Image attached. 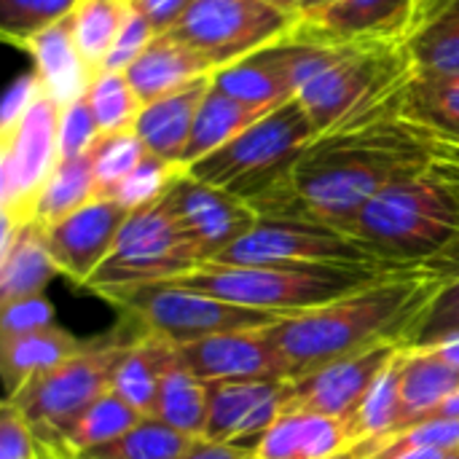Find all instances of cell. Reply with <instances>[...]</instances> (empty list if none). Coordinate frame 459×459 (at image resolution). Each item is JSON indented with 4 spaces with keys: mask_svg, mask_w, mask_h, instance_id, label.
Here are the masks:
<instances>
[{
    "mask_svg": "<svg viewBox=\"0 0 459 459\" xmlns=\"http://www.w3.org/2000/svg\"><path fill=\"white\" fill-rule=\"evenodd\" d=\"M433 132L403 113L317 137L290 175L253 204L261 218H290L352 229L385 188L420 175L430 161Z\"/></svg>",
    "mask_w": 459,
    "mask_h": 459,
    "instance_id": "1",
    "label": "cell"
},
{
    "mask_svg": "<svg viewBox=\"0 0 459 459\" xmlns=\"http://www.w3.org/2000/svg\"><path fill=\"white\" fill-rule=\"evenodd\" d=\"M441 285L414 272H387L328 304L285 315L266 328L285 360L288 379H304L323 366L379 344H403Z\"/></svg>",
    "mask_w": 459,
    "mask_h": 459,
    "instance_id": "2",
    "label": "cell"
},
{
    "mask_svg": "<svg viewBox=\"0 0 459 459\" xmlns=\"http://www.w3.org/2000/svg\"><path fill=\"white\" fill-rule=\"evenodd\" d=\"M288 43L293 91L317 137L403 113L414 67L401 40L355 46Z\"/></svg>",
    "mask_w": 459,
    "mask_h": 459,
    "instance_id": "3",
    "label": "cell"
},
{
    "mask_svg": "<svg viewBox=\"0 0 459 459\" xmlns=\"http://www.w3.org/2000/svg\"><path fill=\"white\" fill-rule=\"evenodd\" d=\"M137 333L140 328L129 331V325H121L108 336L89 339L81 352L38 374L19 393L5 398V403L24 417L43 452L62 455L75 422L113 390L118 363Z\"/></svg>",
    "mask_w": 459,
    "mask_h": 459,
    "instance_id": "4",
    "label": "cell"
},
{
    "mask_svg": "<svg viewBox=\"0 0 459 459\" xmlns=\"http://www.w3.org/2000/svg\"><path fill=\"white\" fill-rule=\"evenodd\" d=\"M387 272L360 266H226L204 264L178 280L188 290L264 309L272 315H296L328 304L350 290H358Z\"/></svg>",
    "mask_w": 459,
    "mask_h": 459,
    "instance_id": "5",
    "label": "cell"
},
{
    "mask_svg": "<svg viewBox=\"0 0 459 459\" xmlns=\"http://www.w3.org/2000/svg\"><path fill=\"white\" fill-rule=\"evenodd\" d=\"M315 140L317 129L312 118L299 100H290L186 169L196 180L255 204L290 175Z\"/></svg>",
    "mask_w": 459,
    "mask_h": 459,
    "instance_id": "6",
    "label": "cell"
},
{
    "mask_svg": "<svg viewBox=\"0 0 459 459\" xmlns=\"http://www.w3.org/2000/svg\"><path fill=\"white\" fill-rule=\"evenodd\" d=\"M199 266H204L199 247L161 196L156 204L129 212L110 255L91 274L86 290L105 299L118 290L178 280Z\"/></svg>",
    "mask_w": 459,
    "mask_h": 459,
    "instance_id": "7",
    "label": "cell"
},
{
    "mask_svg": "<svg viewBox=\"0 0 459 459\" xmlns=\"http://www.w3.org/2000/svg\"><path fill=\"white\" fill-rule=\"evenodd\" d=\"M105 299L140 331H153L175 347H186L221 333L269 328L280 320V315L210 299L178 282H151L110 293Z\"/></svg>",
    "mask_w": 459,
    "mask_h": 459,
    "instance_id": "8",
    "label": "cell"
},
{
    "mask_svg": "<svg viewBox=\"0 0 459 459\" xmlns=\"http://www.w3.org/2000/svg\"><path fill=\"white\" fill-rule=\"evenodd\" d=\"M293 27L296 13L272 0H194L169 35L221 70L288 40Z\"/></svg>",
    "mask_w": 459,
    "mask_h": 459,
    "instance_id": "9",
    "label": "cell"
},
{
    "mask_svg": "<svg viewBox=\"0 0 459 459\" xmlns=\"http://www.w3.org/2000/svg\"><path fill=\"white\" fill-rule=\"evenodd\" d=\"M212 264L226 266H360L387 272L352 234L290 218H258V223Z\"/></svg>",
    "mask_w": 459,
    "mask_h": 459,
    "instance_id": "10",
    "label": "cell"
},
{
    "mask_svg": "<svg viewBox=\"0 0 459 459\" xmlns=\"http://www.w3.org/2000/svg\"><path fill=\"white\" fill-rule=\"evenodd\" d=\"M59 102L40 97L16 126L0 132L3 221H32L38 194L59 164Z\"/></svg>",
    "mask_w": 459,
    "mask_h": 459,
    "instance_id": "11",
    "label": "cell"
},
{
    "mask_svg": "<svg viewBox=\"0 0 459 459\" xmlns=\"http://www.w3.org/2000/svg\"><path fill=\"white\" fill-rule=\"evenodd\" d=\"M164 204L194 239L204 264H212L223 250L239 242L261 218L253 204L223 188L196 180L188 175V169L175 178L164 194Z\"/></svg>",
    "mask_w": 459,
    "mask_h": 459,
    "instance_id": "12",
    "label": "cell"
},
{
    "mask_svg": "<svg viewBox=\"0 0 459 459\" xmlns=\"http://www.w3.org/2000/svg\"><path fill=\"white\" fill-rule=\"evenodd\" d=\"M414 0H323L296 13L288 40L317 46H355L401 40Z\"/></svg>",
    "mask_w": 459,
    "mask_h": 459,
    "instance_id": "13",
    "label": "cell"
},
{
    "mask_svg": "<svg viewBox=\"0 0 459 459\" xmlns=\"http://www.w3.org/2000/svg\"><path fill=\"white\" fill-rule=\"evenodd\" d=\"M290 409V379L207 382L210 441L255 446V441Z\"/></svg>",
    "mask_w": 459,
    "mask_h": 459,
    "instance_id": "14",
    "label": "cell"
},
{
    "mask_svg": "<svg viewBox=\"0 0 459 459\" xmlns=\"http://www.w3.org/2000/svg\"><path fill=\"white\" fill-rule=\"evenodd\" d=\"M401 350L403 344H379L290 382V409H307L347 422Z\"/></svg>",
    "mask_w": 459,
    "mask_h": 459,
    "instance_id": "15",
    "label": "cell"
},
{
    "mask_svg": "<svg viewBox=\"0 0 459 459\" xmlns=\"http://www.w3.org/2000/svg\"><path fill=\"white\" fill-rule=\"evenodd\" d=\"M126 218H129V210H124L118 202L97 196L81 210L70 212L67 218L51 226H43L46 245L59 274L86 288L91 274L110 255L116 237L121 226L126 223Z\"/></svg>",
    "mask_w": 459,
    "mask_h": 459,
    "instance_id": "16",
    "label": "cell"
},
{
    "mask_svg": "<svg viewBox=\"0 0 459 459\" xmlns=\"http://www.w3.org/2000/svg\"><path fill=\"white\" fill-rule=\"evenodd\" d=\"M180 363L202 382L288 379L285 360L266 328L234 331L178 347Z\"/></svg>",
    "mask_w": 459,
    "mask_h": 459,
    "instance_id": "17",
    "label": "cell"
},
{
    "mask_svg": "<svg viewBox=\"0 0 459 459\" xmlns=\"http://www.w3.org/2000/svg\"><path fill=\"white\" fill-rule=\"evenodd\" d=\"M347 422L307 409H288L253 446V459H328L352 449Z\"/></svg>",
    "mask_w": 459,
    "mask_h": 459,
    "instance_id": "18",
    "label": "cell"
},
{
    "mask_svg": "<svg viewBox=\"0 0 459 459\" xmlns=\"http://www.w3.org/2000/svg\"><path fill=\"white\" fill-rule=\"evenodd\" d=\"M22 51L30 54L32 70L38 73L46 97L59 102L62 108L81 100L94 78L89 65L83 62L75 35H73V19L65 16L56 24L35 32L32 38L16 43Z\"/></svg>",
    "mask_w": 459,
    "mask_h": 459,
    "instance_id": "19",
    "label": "cell"
},
{
    "mask_svg": "<svg viewBox=\"0 0 459 459\" xmlns=\"http://www.w3.org/2000/svg\"><path fill=\"white\" fill-rule=\"evenodd\" d=\"M401 43L417 73L459 75V0H414Z\"/></svg>",
    "mask_w": 459,
    "mask_h": 459,
    "instance_id": "20",
    "label": "cell"
},
{
    "mask_svg": "<svg viewBox=\"0 0 459 459\" xmlns=\"http://www.w3.org/2000/svg\"><path fill=\"white\" fill-rule=\"evenodd\" d=\"M59 274L48 245L46 229L38 221L11 223L3 221V245H0V307L43 296L46 285Z\"/></svg>",
    "mask_w": 459,
    "mask_h": 459,
    "instance_id": "21",
    "label": "cell"
},
{
    "mask_svg": "<svg viewBox=\"0 0 459 459\" xmlns=\"http://www.w3.org/2000/svg\"><path fill=\"white\" fill-rule=\"evenodd\" d=\"M290 43H274L261 48L229 67L212 73V86L250 108L277 110L285 102L296 100L293 81H290Z\"/></svg>",
    "mask_w": 459,
    "mask_h": 459,
    "instance_id": "22",
    "label": "cell"
},
{
    "mask_svg": "<svg viewBox=\"0 0 459 459\" xmlns=\"http://www.w3.org/2000/svg\"><path fill=\"white\" fill-rule=\"evenodd\" d=\"M215 67L199 51L186 46L169 32H161L151 46L129 65L126 78L137 91L140 102L148 105L167 94H175L202 78H212Z\"/></svg>",
    "mask_w": 459,
    "mask_h": 459,
    "instance_id": "23",
    "label": "cell"
},
{
    "mask_svg": "<svg viewBox=\"0 0 459 459\" xmlns=\"http://www.w3.org/2000/svg\"><path fill=\"white\" fill-rule=\"evenodd\" d=\"M210 86H212V78H202L175 94H167L161 100L143 105L134 121V132L153 156L183 167V156L191 143L199 108Z\"/></svg>",
    "mask_w": 459,
    "mask_h": 459,
    "instance_id": "24",
    "label": "cell"
},
{
    "mask_svg": "<svg viewBox=\"0 0 459 459\" xmlns=\"http://www.w3.org/2000/svg\"><path fill=\"white\" fill-rule=\"evenodd\" d=\"M86 347L83 339H75L70 331L56 323L30 333L0 336V371L5 385V398L19 393L38 374L65 363Z\"/></svg>",
    "mask_w": 459,
    "mask_h": 459,
    "instance_id": "25",
    "label": "cell"
},
{
    "mask_svg": "<svg viewBox=\"0 0 459 459\" xmlns=\"http://www.w3.org/2000/svg\"><path fill=\"white\" fill-rule=\"evenodd\" d=\"M459 390V371L452 368L433 347L425 350H403V371H401V430L428 422L436 411ZM395 436V433H393Z\"/></svg>",
    "mask_w": 459,
    "mask_h": 459,
    "instance_id": "26",
    "label": "cell"
},
{
    "mask_svg": "<svg viewBox=\"0 0 459 459\" xmlns=\"http://www.w3.org/2000/svg\"><path fill=\"white\" fill-rule=\"evenodd\" d=\"M178 347L153 331H140L118 363L113 393L134 406L143 417H153L164 374L178 363Z\"/></svg>",
    "mask_w": 459,
    "mask_h": 459,
    "instance_id": "27",
    "label": "cell"
},
{
    "mask_svg": "<svg viewBox=\"0 0 459 459\" xmlns=\"http://www.w3.org/2000/svg\"><path fill=\"white\" fill-rule=\"evenodd\" d=\"M266 113H272V110L250 108V105L218 91L215 86H210V91H207V97H204V102L199 108L194 134H191V143H188L186 156H183V167H191L199 159L210 156L212 151L223 148L237 134H242L247 126L261 121Z\"/></svg>",
    "mask_w": 459,
    "mask_h": 459,
    "instance_id": "28",
    "label": "cell"
},
{
    "mask_svg": "<svg viewBox=\"0 0 459 459\" xmlns=\"http://www.w3.org/2000/svg\"><path fill=\"white\" fill-rule=\"evenodd\" d=\"M97 199V175H94V161L91 153L75 156V159H59L54 172L48 175L46 186L38 194L32 221L40 226H51L70 212L81 210Z\"/></svg>",
    "mask_w": 459,
    "mask_h": 459,
    "instance_id": "29",
    "label": "cell"
},
{
    "mask_svg": "<svg viewBox=\"0 0 459 459\" xmlns=\"http://www.w3.org/2000/svg\"><path fill=\"white\" fill-rule=\"evenodd\" d=\"M403 116L425 129L459 140V75L411 73Z\"/></svg>",
    "mask_w": 459,
    "mask_h": 459,
    "instance_id": "30",
    "label": "cell"
},
{
    "mask_svg": "<svg viewBox=\"0 0 459 459\" xmlns=\"http://www.w3.org/2000/svg\"><path fill=\"white\" fill-rule=\"evenodd\" d=\"M153 417L183 436L202 438L207 425V382L194 377L178 358V363L164 374Z\"/></svg>",
    "mask_w": 459,
    "mask_h": 459,
    "instance_id": "31",
    "label": "cell"
},
{
    "mask_svg": "<svg viewBox=\"0 0 459 459\" xmlns=\"http://www.w3.org/2000/svg\"><path fill=\"white\" fill-rule=\"evenodd\" d=\"M406 350V347H403ZM403 350L387 366V371L377 379L360 409L347 420V430L358 444H371L390 438L401 428L403 403H401V371H403Z\"/></svg>",
    "mask_w": 459,
    "mask_h": 459,
    "instance_id": "32",
    "label": "cell"
},
{
    "mask_svg": "<svg viewBox=\"0 0 459 459\" xmlns=\"http://www.w3.org/2000/svg\"><path fill=\"white\" fill-rule=\"evenodd\" d=\"M132 3L129 0H78L70 19H73V35L78 43V51L89 70L97 75L105 70V59L110 54V46L129 16Z\"/></svg>",
    "mask_w": 459,
    "mask_h": 459,
    "instance_id": "33",
    "label": "cell"
},
{
    "mask_svg": "<svg viewBox=\"0 0 459 459\" xmlns=\"http://www.w3.org/2000/svg\"><path fill=\"white\" fill-rule=\"evenodd\" d=\"M140 420H145V417L110 390L75 422L59 457L89 455L100 446H108V444L118 441L121 436H126Z\"/></svg>",
    "mask_w": 459,
    "mask_h": 459,
    "instance_id": "34",
    "label": "cell"
},
{
    "mask_svg": "<svg viewBox=\"0 0 459 459\" xmlns=\"http://www.w3.org/2000/svg\"><path fill=\"white\" fill-rule=\"evenodd\" d=\"M83 100L91 108L102 134L134 129V121L143 110V102L132 89L126 73H116V70H100L91 78Z\"/></svg>",
    "mask_w": 459,
    "mask_h": 459,
    "instance_id": "35",
    "label": "cell"
},
{
    "mask_svg": "<svg viewBox=\"0 0 459 459\" xmlns=\"http://www.w3.org/2000/svg\"><path fill=\"white\" fill-rule=\"evenodd\" d=\"M191 436L159 422L156 417L140 420L126 436L118 441L89 452L86 457L94 459H178L191 444Z\"/></svg>",
    "mask_w": 459,
    "mask_h": 459,
    "instance_id": "36",
    "label": "cell"
},
{
    "mask_svg": "<svg viewBox=\"0 0 459 459\" xmlns=\"http://www.w3.org/2000/svg\"><path fill=\"white\" fill-rule=\"evenodd\" d=\"M360 459H395L409 452H459V420H428L411 425L390 438L358 444L355 446Z\"/></svg>",
    "mask_w": 459,
    "mask_h": 459,
    "instance_id": "37",
    "label": "cell"
},
{
    "mask_svg": "<svg viewBox=\"0 0 459 459\" xmlns=\"http://www.w3.org/2000/svg\"><path fill=\"white\" fill-rule=\"evenodd\" d=\"M91 161L97 175V196L108 199L116 186L151 153L134 129L126 132H105L91 145Z\"/></svg>",
    "mask_w": 459,
    "mask_h": 459,
    "instance_id": "38",
    "label": "cell"
},
{
    "mask_svg": "<svg viewBox=\"0 0 459 459\" xmlns=\"http://www.w3.org/2000/svg\"><path fill=\"white\" fill-rule=\"evenodd\" d=\"M459 336V277L444 282L436 296L428 301L422 315L414 320V325L403 336V347L409 350H425L438 347L449 339Z\"/></svg>",
    "mask_w": 459,
    "mask_h": 459,
    "instance_id": "39",
    "label": "cell"
},
{
    "mask_svg": "<svg viewBox=\"0 0 459 459\" xmlns=\"http://www.w3.org/2000/svg\"><path fill=\"white\" fill-rule=\"evenodd\" d=\"M186 167L180 164H172L167 159H159L153 153H148L118 186L116 191L108 196L113 202H118L124 210L134 212V210H143L148 204H156L167 191L169 186L175 183V178L183 172Z\"/></svg>",
    "mask_w": 459,
    "mask_h": 459,
    "instance_id": "40",
    "label": "cell"
},
{
    "mask_svg": "<svg viewBox=\"0 0 459 459\" xmlns=\"http://www.w3.org/2000/svg\"><path fill=\"white\" fill-rule=\"evenodd\" d=\"M75 3L78 0H0L3 38L16 46L70 16Z\"/></svg>",
    "mask_w": 459,
    "mask_h": 459,
    "instance_id": "41",
    "label": "cell"
},
{
    "mask_svg": "<svg viewBox=\"0 0 459 459\" xmlns=\"http://www.w3.org/2000/svg\"><path fill=\"white\" fill-rule=\"evenodd\" d=\"M100 134L102 132L83 97L65 105L59 113V159H75L89 153Z\"/></svg>",
    "mask_w": 459,
    "mask_h": 459,
    "instance_id": "42",
    "label": "cell"
},
{
    "mask_svg": "<svg viewBox=\"0 0 459 459\" xmlns=\"http://www.w3.org/2000/svg\"><path fill=\"white\" fill-rule=\"evenodd\" d=\"M159 32L153 30V24L132 5L129 16L124 19L113 46H110V54L105 59V70H116V73H126L129 65L151 46V40L156 38Z\"/></svg>",
    "mask_w": 459,
    "mask_h": 459,
    "instance_id": "43",
    "label": "cell"
},
{
    "mask_svg": "<svg viewBox=\"0 0 459 459\" xmlns=\"http://www.w3.org/2000/svg\"><path fill=\"white\" fill-rule=\"evenodd\" d=\"M54 325V307L46 296H30L0 307V336L30 333Z\"/></svg>",
    "mask_w": 459,
    "mask_h": 459,
    "instance_id": "44",
    "label": "cell"
},
{
    "mask_svg": "<svg viewBox=\"0 0 459 459\" xmlns=\"http://www.w3.org/2000/svg\"><path fill=\"white\" fill-rule=\"evenodd\" d=\"M43 446L38 444L35 433L24 422V417L11 406L3 403L0 409V459H40Z\"/></svg>",
    "mask_w": 459,
    "mask_h": 459,
    "instance_id": "45",
    "label": "cell"
},
{
    "mask_svg": "<svg viewBox=\"0 0 459 459\" xmlns=\"http://www.w3.org/2000/svg\"><path fill=\"white\" fill-rule=\"evenodd\" d=\"M40 97H46V91H43V83H40V78H38L35 70H27V73L16 75L13 83L8 86L5 97H3V108H0V110H3V113H0V132L16 126V124L27 116V110H30Z\"/></svg>",
    "mask_w": 459,
    "mask_h": 459,
    "instance_id": "46",
    "label": "cell"
},
{
    "mask_svg": "<svg viewBox=\"0 0 459 459\" xmlns=\"http://www.w3.org/2000/svg\"><path fill=\"white\" fill-rule=\"evenodd\" d=\"M151 24H153V30L161 35V32H169L178 22H180V16L194 5V0H134L132 3Z\"/></svg>",
    "mask_w": 459,
    "mask_h": 459,
    "instance_id": "47",
    "label": "cell"
},
{
    "mask_svg": "<svg viewBox=\"0 0 459 459\" xmlns=\"http://www.w3.org/2000/svg\"><path fill=\"white\" fill-rule=\"evenodd\" d=\"M178 459H253V449L242 444H223L210 438H194Z\"/></svg>",
    "mask_w": 459,
    "mask_h": 459,
    "instance_id": "48",
    "label": "cell"
},
{
    "mask_svg": "<svg viewBox=\"0 0 459 459\" xmlns=\"http://www.w3.org/2000/svg\"><path fill=\"white\" fill-rule=\"evenodd\" d=\"M452 368H457L459 371V336L457 339H449V342H444V344H438V347H433Z\"/></svg>",
    "mask_w": 459,
    "mask_h": 459,
    "instance_id": "49",
    "label": "cell"
},
{
    "mask_svg": "<svg viewBox=\"0 0 459 459\" xmlns=\"http://www.w3.org/2000/svg\"><path fill=\"white\" fill-rule=\"evenodd\" d=\"M433 420H459V390L436 411Z\"/></svg>",
    "mask_w": 459,
    "mask_h": 459,
    "instance_id": "50",
    "label": "cell"
},
{
    "mask_svg": "<svg viewBox=\"0 0 459 459\" xmlns=\"http://www.w3.org/2000/svg\"><path fill=\"white\" fill-rule=\"evenodd\" d=\"M446 455H452V452H433V449H422V452H409V455H403V457H395V459H444Z\"/></svg>",
    "mask_w": 459,
    "mask_h": 459,
    "instance_id": "51",
    "label": "cell"
},
{
    "mask_svg": "<svg viewBox=\"0 0 459 459\" xmlns=\"http://www.w3.org/2000/svg\"><path fill=\"white\" fill-rule=\"evenodd\" d=\"M272 3H277V5H282V8H288V11H299V5H301V0H272Z\"/></svg>",
    "mask_w": 459,
    "mask_h": 459,
    "instance_id": "52",
    "label": "cell"
},
{
    "mask_svg": "<svg viewBox=\"0 0 459 459\" xmlns=\"http://www.w3.org/2000/svg\"><path fill=\"white\" fill-rule=\"evenodd\" d=\"M328 459H360V455H358V449L352 446V449H347V452H339V455H333V457Z\"/></svg>",
    "mask_w": 459,
    "mask_h": 459,
    "instance_id": "53",
    "label": "cell"
},
{
    "mask_svg": "<svg viewBox=\"0 0 459 459\" xmlns=\"http://www.w3.org/2000/svg\"><path fill=\"white\" fill-rule=\"evenodd\" d=\"M317 3H323V0H301L299 11H304V8H312V5H317ZM299 11H296V13H299Z\"/></svg>",
    "mask_w": 459,
    "mask_h": 459,
    "instance_id": "54",
    "label": "cell"
},
{
    "mask_svg": "<svg viewBox=\"0 0 459 459\" xmlns=\"http://www.w3.org/2000/svg\"><path fill=\"white\" fill-rule=\"evenodd\" d=\"M40 459H65V457H59V455H51V452H43V455H40Z\"/></svg>",
    "mask_w": 459,
    "mask_h": 459,
    "instance_id": "55",
    "label": "cell"
},
{
    "mask_svg": "<svg viewBox=\"0 0 459 459\" xmlns=\"http://www.w3.org/2000/svg\"><path fill=\"white\" fill-rule=\"evenodd\" d=\"M65 459H94V457H86V455H75V457H65Z\"/></svg>",
    "mask_w": 459,
    "mask_h": 459,
    "instance_id": "56",
    "label": "cell"
},
{
    "mask_svg": "<svg viewBox=\"0 0 459 459\" xmlns=\"http://www.w3.org/2000/svg\"><path fill=\"white\" fill-rule=\"evenodd\" d=\"M129 3H134V0H129Z\"/></svg>",
    "mask_w": 459,
    "mask_h": 459,
    "instance_id": "57",
    "label": "cell"
}]
</instances>
